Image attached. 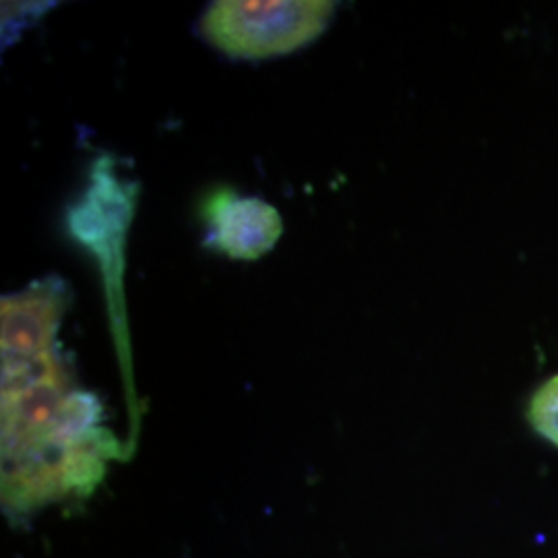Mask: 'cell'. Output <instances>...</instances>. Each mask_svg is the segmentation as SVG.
<instances>
[{"mask_svg":"<svg viewBox=\"0 0 558 558\" xmlns=\"http://www.w3.org/2000/svg\"><path fill=\"white\" fill-rule=\"evenodd\" d=\"M209 211L214 216L209 242L230 259H259L283 232L278 209L257 197L220 199Z\"/></svg>","mask_w":558,"mask_h":558,"instance_id":"277c9868","label":"cell"},{"mask_svg":"<svg viewBox=\"0 0 558 558\" xmlns=\"http://www.w3.org/2000/svg\"><path fill=\"white\" fill-rule=\"evenodd\" d=\"M336 11L323 0H220L201 17L205 40L230 59L283 57L317 40Z\"/></svg>","mask_w":558,"mask_h":558,"instance_id":"7a4b0ae2","label":"cell"},{"mask_svg":"<svg viewBox=\"0 0 558 558\" xmlns=\"http://www.w3.org/2000/svg\"><path fill=\"white\" fill-rule=\"evenodd\" d=\"M2 7H7L11 13L20 15V20H2V40H4V46H7L9 41L17 38L15 29H23L25 25H29L32 23L29 17L32 15L40 17L41 11L46 7H52V4H41V2H2Z\"/></svg>","mask_w":558,"mask_h":558,"instance_id":"8992f818","label":"cell"},{"mask_svg":"<svg viewBox=\"0 0 558 558\" xmlns=\"http://www.w3.org/2000/svg\"><path fill=\"white\" fill-rule=\"evenodd\" d=\"M101 403L80 389L59 348L2 360V507L13 521L100 484L119 442L101 426Z\"/></svg>","mask_w":558,"mask_h":558,"instance_id":"6da1fadb","label":"cell"},{"mask_svg":"<svg viewBox=\"0 0 558 558\" xmlns=\"http://www.w3.org/2000/svg\"><path fill=\"white\" fill-rule=\"evenodd\" d=\"M527 418L539 437L558 447V375L546 380L534 393Z\"/></svg>","mask_w":558,"mask_h":558,"instance_id":"5b68a950","label":"cell"},{"mask_svg":"<svg viewBox=\"0 0 558 558\" xmlns=\"http://www.w3.org/2000/svg\"><path fill=\"white\" fill-rule=\"evenodd\" d=\"M71 300L69 283L57 276L36 279L25 290L2 296V360L38 359L57 350L60 320Z\"/></svg>","mask_w":558,"mask_h":558,"instance_id":"3957f363","label":"cell"}]
</instances>
